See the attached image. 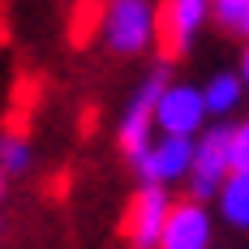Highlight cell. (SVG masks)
<instances>
[{
	"instance_id": "6da1fadb",
	"label": "cell",
	"mask_w": 249,
	"mask_h": 249,
	"mask_svg": "<svg viewBox=\"0 0 249 249\" xmlns=\"http://www.w3.org/2000/svg\"><path fill=\"white\" fill-rule=\"evenodd\" d=\"M232 172V124L228 116H211L194 133V159H189V172H185V185H189V198L194 202H215V189L219 180Z\"/></svg>"
},
{
	"instance_id": "7a4b0ae2",
	"label": "cell",
	"mask_w": 249,
	"mask_h": 249,
	"mask_svg": "<svg viewBox=\"0 0 249 249\" xmlns=\"http://www.w3.org/2000/svg\"><path fill=\"white\" fill-rule=\"evenodd\" d=\"M99 35L116 56H142L155 43V4L150 0H103Z\"/></svg>"
},
{
	"instance_id": "3957f363",
	"label": "cell",
	"mask_w": 249,
	"mask_h": 249,
	"mask_svg": "<svg viewBox=\"0 0 249 249\" xmlns=\"http://www.w3.org/2000/svg\"><path fill=\"white\" fill-rule=\"evenodd\" d=\"M206 22H211V0H168L163 9H155V43L163 60L168 65L180 60Z\"/></svg>"
},
{
	"instance_id": "277c9868",
	"label": "cell",
	"mask_w": 249,
	"mask_h": 249,
	"mask_svg": "<svg viewBox=\"0 0 249 249\" xmlns=\"http://www.w3.org/2000/svg\"><path fill=\"white\" fill-rule=\"evenodd\" d=\"M168 211H172L168 185H159V180H138V194L129 198L124 219H121L124 241L138 245V249H155V245H159V232H163Z\"/></svg>"
},
{
	"instance_id": "5b68a950",
	"label": "cell",
	"mask_w": 249,
	"mask_h": 249,
	"mask_svg": "<svg viewBox=\"0 0 249 249\" xmlns=\"http://www.w3.org/2000/svg\"><path fill=\"white\" fill-rule=\"evenodd\" d=\"M163 86H168V60L159 69H150V77L133 90V99H129L121 124H116V146H121L124 159L150 146V133H155V99H159Z\"/></svg>"
},
{
	"instance_id": "8992f818",
	"label": "cell",
	"mask_w": 249,
	"mask_h": 249,
	"mask_svg": "<svg viewBox=\"0 0 249 249\" xmlns=\"http://www.w3.org/2000/svg\"><path fill=\"white\" fill-rule=\"evenodd\" d=\"M206 121L211 116H206V103H202V86L168 77V86L155 99V129L159 133H185V138H194Z\"/></svg>"
},
{
	"instance_id": "52a82bcc",
	"label": "cell",
	"mask_w": 249,
	"mask_h": 249,
	"mask_svg": "<svg viewBox=\"0 0 249 249\" xmlns=\"http://www.w3.org/2000/svg\"><path fill=\"white\" fill-rule=\"evenodd\" d=\"M215 241V219L206 211V202H172L168 219H163V232H159V245L163 249H206Z\"/></svg>"
},
{
	"instance_id": "ba28073f",
	"label": "cell",
	"mask_w": 249,
	"mask_h": 249,
	"mask_svg": "<svg viewBox=\"0 0 249 249\" xmlns=\"http://www.w3.org/2000/svg\"><path fill=\"white\" fill-rule=\"evenodd\" d=\"M189 159H194V138H185V133H159L146 150V168L138 172V180L176 185L189 172Z\"/></svg>"
},
{
	"instance_id": "9c48e42d",
	"label": "cell",
	"mask_w": 249,
	"mask_h": 249,
	"mask_svg": "<svg viewBox=\"0 0 249 249\" xmlns=\"http://www.w3.org/2000/svg\"><path fill=\"white\" fill-rule=\"evenodd\" d=\"M215 206H219V219L236 232H249V172H232L219 180L215 189Z\"/></svg>"
},
{
	"instance_id": "30bf717a",
	"label": "cell",
	"mask_w": 249,
	"mask_h": 249,
	"mask_svg": "<svg viewBox=\"0 0 249 249\" xmlns=\"http://www.w3.org/2000/svg\"><path fill=\"white\" fill-rule=\"evenodd\" d=\"M249 95V86H245V77L241 73H215L206 86H202V103H206V116H232L241 103H245Z\"/></svg>"
},
{
	"instance_id": "8fae6325",
	"label": "cell",
	"mask_w": 249,
	"mask_h": 249,
	"mask_svg": "<svg viewBox=\"0 0 249 249\" xmlns=\"http://www.w3.org/2000/svg\"><path fill=\"white\" fill-rule=\"evenodd\" d=\"M103 22V0H77L69 13V48H90Z\"/></svg>"
},
{
	"instance_id": "7c38bea8",
	"label": "cell",
	"mask_w": 249,
	"mask_h": 249,
	"mask_svg": "<svg viewBox=\"0 0 249 249\" xmlns=\"http://www.w3.org/2000/svg\"><path fill=\"white\" fill-rule=\"evenodd\" d=\"M30 168H35V146L26 142L22 133H13V129L0 133V172H4V180H9V176L18 180V176H26Z\"/></svg>"
},
{
	"instance_id": "4fadbf2b",
	"label": "cell",
	"mask_w": 249,
	"mask_h": 249,
	"mask_svg": "<svg viewBox=\"0 0 249 249\" xmlns=\"http://www.w3.org/2000/svg\"><path fill=\"white\" fill-rule=\"evenodd\" d=\"M211 22L228 35L249 30V0H211Z\"/></svg>"
},
{
	"instance_id": "5bb4252c",
	"label": "cell",
	"mask_w": 249,
	"mask_h": 249,
	"mask_svg": "<svg viewBox=\"0 0 249 249\" xmlns=\"http://www.w3.org/2000/svg\"><path fill=\"white\" fill-rule=\"evenodd\" d=\"M232 168L249 172V121L232 124Z\"/></svg>"
},
{
	"instance_id": "9a60e30c",
	"label": "cell",
	"mask_w": 249,
	"mask_h": 249,
	"mask_svg": "<svg viewBox=\"0 0 249 249\" xmlns=\"http://www.w3.org/2000/svg\"><path fill=\"white\" fill-rule=\"evenodd\" d=\"M241 77H245V86H249V43H245V52H241Z\"/></svg>"
},
{
	"instance_id": "2e32d148",
	"label": "cell",
	"mask_w": 249,
	"mask_h": 249,
	"mask_svg": "<svg viewBox=\"0 0 249 249\" xmlns=\"http://www.w3.org/2000/svg\"><path fill=\"white\" fill-rule=\"evenodd\" d=\"M0 198H4V172H0Z\"/></svg>"
},
{
	"instance_id": "e0dca14e",
	"label": "cell",
	"mask_w": 249,
	"mask_h": 249,
	"mask_svg": "<svg viewBox=\"0 0 249 249\" xmlns=\"http://www.w3.org/2000/svg\"><path fill=\"white\" fill-rule=\"evenodd\" d=\"M0 236H4V215H0Z\"/></svg>"
},
{
	"instance_id": "ac0fdd59",
	"label": "cell",
	"mask_w": 249,
	"mask_h": 249,
	"mask_svg": "<svg viewBox=\"0 0 249 249\" xmlns=\"http://www.w3.org/2000/svg\"><path fill=\"white\" fill-rule=\"evenodd\" d=\"M245 99H249V95H245Z\"/></svg>"
},
{
	"instance_id": "d6986e66",
	"label": "cell",
	"mask_w": 249,
	"mask_h": 249,
	"mask_svg": "<svg viewBox=\"0 0 249 249\" xmlns=\"http://www.w3.org/2000/svg\"><path fill=\"white\" fill-rule=\"evenodd\" d=\"M245 35H249V30H245Z\"/></svg>"
}]
</instances>
